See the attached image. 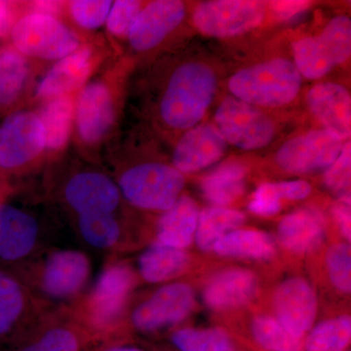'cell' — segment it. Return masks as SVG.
<instances>
[{"label": "cell", "mask_w": 351, "mask_h": 351, "mask_svg": "<svg viewBox=\"0 0 351 351\" xmlns=\"http://www.w3.org/2000/svg\"><path fill=\"white\" fill-rule=\"evenodd\" d=\"M217 80L205 64L189 63L171 76L160 103V115L171 128H193L204 117L216 93Z\"/></svg>", "instance_id": "6da1fadb"}, {"label": "cell", "mask_w": 351, "mask_h": 351, "mask_svg": "<svg viewBox=\"0 0 351 351\" xmlns=\"http://www.w3.org/2000/svg\"><path fill=\"white\" fill-rule=\"evenodd\" d=\"M301 86L302 75L297 66L283 58L241 69L228 82V87L237 99L267 108L281 107L291 103Z\"/></svg>", "instance_id": "7a4b0ae2"}, {"label": "cell", "mask_w": 351, "mask_h": 351, "mask_svg": "<svg viewBox=\"0 0 351 351\" xmlns=\"http://www.w3.org/2000/svg\"><path fill=\"white\" fill-rule=\"evenodd\" d=\"M12 46L25 57L59 61L82 46L75 32L54 16L29 12L15 21Z\"/></svg>", "instance_id": "3957f363"}, {"label": "cell", "mask_w": 351, "mask_h": 351, "mask_svg": "<svg viewBox=\"0 0 351 351\" xmlns=\"http://www.w3.org/2000/svg\"><path fill=\"white\" fill-rule=\"evenodd\" d=\"M184 178L162 163H143L126 170L119 179L122 195L138 208L167 211L179 199Z\"/></svg>", "instance_id": "277c9868"}, {"label": "cell", "mask_w": 351, "mask_h": 351, "mask_svg": "<svg viewBox=\"0 0 351 351\" xmlns=\"http://www.w3.org/2000/svg\"><path fill=\"white\" fill-rule=\"evenodd\" d=\"M295 66L301 75L318 80L337 64L345 63L351 54V22L338 16L328 23L319 36L304 38L293 44Z\"/></svg>", "instance_id": "5b68a950"}, {"label": "cell", "mask_w": 351, "mask_h": 351, "mask_svg": "<svg viewBox=\"0 0 351 351\" xmlns=\"http://www.w3.org/2000/svg\"><path fill=\"white\" fill-rule=\"evenodd\" d=\"M218 130L226 142L242 149H257L271 142L276 128L257 108L228 97L215 115Z\"/></svg>", "instance_id": "8992f818"}, {"label": "cell", "mask_w": 351, "mask_h": 351, "mask_svg": "<svg viewBox=\"0 0 351 351\" xmlns=\"http://www.w3.org/2000/svg\"><path fill=\"white\" fill-rule=\"evenodd\" d=\"M45 149V136L38 114L18 110L0 123V170L25 167Z\"/></svg>", "instance_id": "52a82bcc"}, {"label": "cell", "mask_w": 351, "mask_h": 351, "mask_svg": "<svg viewBox=\"0 0 351 351\" xmlns=\"http://www.w3.org/2000/svg\"><path fill=\"white\" fill-rule=\"evenodd\" d=\"M265 5L261 1L216 0L200 3L193 13L195 27L214 38H230L251 31L263 22Z\"/></svg>", "instance_id": "ba28073f"}, {"label": "cell", "mask_w": 351, "mask_h": 351, "mask_svg": "<svg viewBox=\"0 0 351 351\" xmlns=\"http://www.w3.org/2000/svg\"><path fill=\"white\" fill-rule=\"evenodd\" d=\"M343 142L326 130H314L288 141L277 152L276 160L284 171L306 174L329 167L338 158Z\"/></svg>", "instance_id": "9c48e42d"}, {"label": "cell", "mask_w": 351, "mask_h": 351, "mask_svg": "<svg viewBox=\"0 0 351 351\" xmlns=\"http://www.w3.org/2000/svg\"><path fill=\"white\" fill-rule=\"evenodd\" d=\"M195 306V293L188 284L174 283L158 289L136 307L132 322L138 331L152 332L184 320Z\"/></svg>", "instance_id": "30bf717a"}, {"label": "cell", "mask_w": 351, "mask_h": 351, "mask_svg": "<svg viewBox=\"0 0 351 351\" xmlns=\"http://www.w3.org/2000/svg\"><path fill=\"white\" fill-rule=\"evenodd\" d=\"M277 321L295 338L304 341L318 311L317 295L311 284L295 277L277 287L274 298Z\"/></svg>", "instance_id": "8fae6325"}, {"label": "cell", "mask_w": 351, "mask_h": 351, "mask_svg": "<svg viewBox=\"0 0 351 351\" xmlns=\"http://www.w3.org/2000/svg\"><path fill=\"white\" fill-rule=\"evenodd\" d=\"M112 90L104 82L85 85L75 100V121L78 136L87 145L100 143L114 121Z\"/></svg>", "instance_id": "7c38bea8"}, {"label": "cell", "mask_w": 351, "mask_h": 351, "mask_svg": "<svg viewBox=\"0 0 351 351\" xmlns=\"http://www.w3.org/2000/svg\"><path fill=\"white\" fill-rule=\"evenodd\" d=\"M186 15L184 2L157 0L147 4L138 13L128 34L132 47L147 51L156 47L174 31Z\"/></svg>", "instance_id": "4fadbf2b"}, {"label": "cell", "mask_w": 351, "mask_h": 351, "mask_svg": "<svg viewBox=\"0 0 351 351\" xmlns=\"http://www.w3.org/2000/svg\"><path fill=\"white\" fill-rule=\"evenodd\" d=\"M135 283L125 265L112 263L101 272L89 302V313L97 325H110L119 317Z\"/></svg>", "instance_id": "5bb4252c"}, {"label": "cell", "mask_w": 351, "mask_h": 351, "mask_svg": "<svg viewBox=\"0 0 351 351\" xmlns=\"http://www.w3.org/2000/svg\"><path fill=\"white\" fill-rule=\"evenodd\" d=\"M69 206L80 215L112 214L119 206L120 191L108 176L82 172L69 180L64 189Z\"/></svg>", "instance_id": "9a60e30c"}, {"label": "cell", "mask_w": 351, "mask_h": 351, "mask_svg": "<svg viewBox=\"0 0 351 351\" xmlns=\"http://www.w3.org/2000/svg\"><path fill=\"white\" fill-rule=\"evenodd\" d=\"M94 66L93 50L88 45L57 61L36 87V99L49 101L69 96L85 86Z\"/></svg>", "instance_id": "2e32d148"}, {"label": "cell", "mask_w": 351, "mask_h": 351, "mask_svg": "<svg viewBox=\"0 0 351 351\" xmlns=\"http://www.w3.org/2000/svg\"><path fill=\"white\" fill-rule=\"evenodd\" d=\"M226 149V140L216 127L210 124L196 126L178 143L173 163L182 174L196 172L218 161Z\"/></svg>", "instance_id": "e0dca14e"}, {"label": "cell", "mask_w": 351, "mask_h": 351, "mask_svg": "<svg viewBox=\"0 0 351 351\" xmlns=\"http://www.w3.org/2000/svg\"><path fill=\"white\" fill-rule=\"evenodd\" d=\"M307 104L325 130L341 141L350 137L351 98L346 88L337 83H320L307 94Z\"/></svg>", "instance_id": "ac0fdd59"}, {"label": "cell", "mask_w": 351, "mask_h": 351, "mask_svg": "<svg viewBox=\"0 0 351 351\" xmlns=\"http://www.w3.org/2000/svg\"><path fill=\"white\" fill-rule=\"evenodd\" d=\"M258 286V277L251 270H223L208 281L203 290V301L216 311L237 308L253 299Z\"/></svg>", "instance_id": "d6986e66"}, {"label": "cell", "mask_w": 351, "mask_h": 351, "mask_svg": "<svg viewBox=\"0 0 351 351\" xmlns=\"http://www.w3.org/2000/svg\"><path fill=\"white\" fill-rule=\"evenodd\" d=\"M89 274V260L82 252H56L44 267V291L54 298L71 297L84 286Z\"/></svg>", "instance_id": "ffe728a7"}, {"label": "cell", "mask_w": 351, "mask_h": 351, "mask_svg": "<svg viewBox=\"0 0 351 351\" xmlns=\"http://www.w3.org/2000/svg\"><path fill=\"white\" fill-rule=\"evenodd\" d=\"M38 235L36 219L17 208L0 204V258L16 261L31 253Z\"/></svg>", "instance_id": "44dd1931"}, {"label": "cell", "mask_w": 351, "mask_h": 351, "mask_svg": "<svg viewBox=\"0 0 351 351\" xmlns=\"http://www.w3.org/2000/svg\"><path fill=\"white\" fill-rule=\"evenodd\" d=\"M325 219L314 208H304L287 215L278 226V240L284 248L295 254L314 250L323 241Z\"/></svg>", "instance_id": "7402d4cb"}, {"label": "cell", "mask_w": 351, "mask_h": 351, "mask_svg": "<svg viewBox=\"0 0 351 351\" xmlns=\"http://www.w3.org/2000/svg\"><path fill=\"white\" fill-rule=\"evenodd\" d=\"M198 217L199 211L195 200L189 196H180L159 219L158 243L184 250L195 239Z\"/></svg>", "instance_id": "603a6c76"}, {"label": "cell", "mask_w": 351, "mask_h": 351, "mask_svg": "<svg viewBox=\"0 0 351 351\" xmlns=\"http://www.w3.org/2000/svg\"><path fill=\"white\" fill-rule=\"evenodd\" d=\"M75 99L73 95L46 101L38 115L45 136V149H64L75 121Z\"/></svg>", "instance_id": "cb8c5ba5"}, {"label": "cell", "mask_w": 351, "mask_h": 351, "mask_svg": "<svg viewBox=\"0 0 351 351\" xmlns=\"http://www.w3.org/2000/svg\"><path fill=\"white\" fill-rule=\"evenodd\" d=\"M246 174V168L242 164H221L201 182L203 195L217 206H228L243 195Z\"/></svg>", "instance_id": "d4e9b609"}, {"label": "cell", "mask_w": 351, "mask_h": 351, "mask_svg": "<svg viewBox=\"0 0 351 351\" xmlns=\"http://www.w3.org/2000/svg\"><path fill=\"white\" fill-rule=\"evenodd\" d=\"M213 250L223 257L267 260L276 254V243L267 233L256 230H237L226 233Z\"/></svg>", "instance_id": "484cf974"}, {"label": "cell", "mask_w": 351, "mask_h": 351, "mask_svg": "<svg viewBox=\"0 0 351 351\" xmlns=\"http://www.w3.org/2000/svg\"><path fill=\"white\" fill-rule=\"evenodd\" d=\"M29 66L24 55L12 45L0 47V110L18 103L29 80Z\"/></svg>", "instance_id": "4316f807"}, {"label": "cell", "mask_w": 351, "mask_h": 351, "mask_svg": "<svg viewBox=\"0 0 351 351\" xmlns=\"http://www.w3.org/2000/svg\"><path fill=\"white\" fill-rule=\"evenodd\" d=\"M188 263L186 251L156 243L141 256L138 269L145 281L159 283L181 274Z\"/></svg>", "instance_id": "83f0119b"}, {"label": "cell", "mask_w": 351, "mask_h": 351, "mask_svg": "<svg viewBox=\"0 0 351 351\" xmlns=\"http://www.w3.org/2000/svg\"><path fill=\"white\" fill-rule=\"evenodd\" d=\"M245 221V215L223 207L206 208L198 217L195 239L202 251L213 250L215 244L226 233L232 232Z\"/></svg>", "instance_id": "f1b7e54d"}, {"label": "cell", "mask_w": 351, "mask_h": 351, "mask_svg": "<svg viewBox=\"0 0 351 351\" xmlns=\"http://www.w3.org/2000/svg\"><path fill=\"white\" fill-rule=\"evenodd\" d=\"M304 351H346L351 341V319L343 315L319 323L307 332Z\"/></svg>", "instance_id": "f546056e"}, {"label": "cell", "mask_w": 351, "mask_h": 351, "mask_svg": "<svg viewBox=\"0 0 351 351\" xmlns=\"http://www.w3.org/2000/svg\"><path fill=\"white\" fill-rule=\"evenodd\" d=\"M171 341L180 351H237L230 335L219 328H184Z\"/></svg>", "instance_id": "4dcf8cb0"}, {"label": "cell", "mask_w": 351, "mask_h": 351, "mask_svg": "<svg viewBox=\"0 0 351 351\" xmlns=\"http://www.w3.org/2000/svg\"><path fill=\"white\" fill-rule=\"evenodd\" d=\"M251 330L256 343L265 351H304V341L295 338L272 317H256Z\"/></svg>", "instance_id": "1f68e13d"}, {"label": "cell", "mask_w": 351, "mask_h": 351, "mask_svg": "<svg viewBox=\"0 0 351 351\" xmlns=\"http://www.w3.org/2000/svg\"><path fill=\"white\" fill-rule=\"evenodd\" d=\"M78 228L87 243L96 248H110L119 239V225L112 214L80 215Z\"/></svg>", "instance_id": "d6a6232c"}, {"label": "cell", "mask_w": 351, "mask_h": 351, "mask_svg": "<svg viewBox=\"0 0 351 351\" xmlns=\"http://www.w3.org/2000/svg\"><path fill=\"white\" fill-rule=\"evenodd\" d=\"M25 300L17 281L0 271V336L8 332L20 317Z\"/></svg>", "instance_id": "836d02e7"}, {"label": "cell", "mask_w": 351, "mask_h": 351, "mask_svg": "<svg viewBox=\"0 0 351 351\" xmlns=\"http://www.w3.org/2000/svg\"><path fill=\"white\" fill-rule=\"evenodd\" d=\"M328 272L332 285L339 292L350 294L351 290V254L348 244L332 245L327 252Z\"/></svg>", "instance_id": "e575fe53"}, {"label": "cell", "mask_w": 351, "mask_h": 351, "mask_svg": "<svg viewBox=\"0 0 351 351\" xmlns=\"http://www.w3.org/2000/svg\"><path fill=\"white\" fill-rule=\"evenodd\" d=\"M112 2L106 0H75L69 4V12L83 29H96L107 22Z\"/></svg>", "instance_id": "d590c367"}, {"label": "cell", "mask_w": 351, "mask_h": 351, "mask_svg": "<svg viewBox=\"0 0 351 351\" xmlns=\"http://www.w3.org/2000/svg\"><path fill=\"white\" fill-rule=\"evenodd\" d=\"M141 10H142L141 1L119 0V1L112 2V8L106 22L108 32L117 38L128 36Z\"/></svg>", "instance_id": "8d00e7d4"}, {"label": "cell", "mask_w": 351, "mask_h": 351, "mask_svg": "<svg viewBox=\"0 0 351 351\" xmlns=\"http://www.w3.org/2000/svg\"><path fill=\"white\" fill-rule=\"evenodd\" d=\"M351 147L350 143L343 145L338 158L327 168L324 174L326 186L341 195H348L350 186Z\"/></svg>", "instance_id": "74e56055"}, {"label": "cell", "mask_w": 351, "mask_h": 351, "mask_svg": "<svg viewBox=\"0 0 351 351\" xmlns=\"http://www.w3.org/2000/svg\"><path fill=\"white\" fill-rule=\"evenodd\" d=\"M80 343L75 332L64 328L46 332L38 341L21 351H78Z\"/></svg>", "instance_id": "f35d334b"}, {"label": "cell", "mask_w": 351, "mask_h": 351, "mask_svg": "<svg viewBox=\"0 0 351 351\" xmlns=\"http://www.w3.org/2000/svg\"><path fill=\"white\" fill-rule=\"evenodd\" d=\"M281 195L278 184H263L254 193L249 210L258 216L271 217L281 210Z\"/></svg>", "instance_id": "ab89813d"}, {"label": "cell", "mask_w": 351, "mask_h": 351, "mask_svg": "<svg viewBox=\"0 0 351 351\" xmlns=\"http://www.w3.org/2000/svg\"><path fill=\"white\" fill-rule=\"evenodd\" d=\"M351 208L350 196L348 195H341L332 208V217L339 226V232L343 237L350 241L351 239Z\"/></svg>", "instance_id": "60d3db41"}, {"label": "cell", "mask_w": 351, "mask_h": 351, "mask_svg": "<svg viewBox=\"0 0 351 351\" xmlns=\"http://www.w3.org/2000/svg\"><path fill=\"white\" fill-rule=\"evenodd\" d=\"M277 184L282 198L288 200H302L311 193V184L302 180L277 182Z\"/></svg>", "instance_id": "b9f144b4"}, {"label": "cell", "mask_w": 351, "mask_h": 351, "mask_svg": "<svg viewBox=\"0 0 351 351\" xmlns=\"http://www.w3.org/2000/svg\"><path fill=\"white\" fill-rule=\"evenodd\" d=\"M311 6L308 1H272L270 7L272 11L276 14L277 17L283 20L292 19L295 16L304 12Z\"/></svg>", "instance_id": "7bdbcfd3"}, {"label": "cell", "mask_w": 351, "mask_h": 351, "mask_svg": "<svg viewBox=\"0 0 351 351\" xmlns=\"http://www.w3.org/2000/svg\"><path fill=\"white\" fill-rule=\"evenodd\" d=\"M15 21L13 4L8 1H0V40H3L10 34Z\"/></svg>", "instance_id": "ee69618b"}, {"label": "cell", "mask_w": 351, "mask_h": 351, "mask_svg": "<svg viewBox=\"0 0 351 351\" xmlns=\"http://www.w3.org/2000/svg\"><path fill=\"white\" fill-rule=\"evenodd\" d=\"M31 7V12L46 14L54 17L60 15L63 10V3L59 1H34Z\"/></svg>", "instance_id": "f6af8a7d"}, {"label": "cell", "mask_w": 351, "mask_h": 351, "mask_svg": "<svg viewBox=\"0 0 351 351\" xmlns=\"http://www.w3.org/2000/svg\"><path fill=\"white\" fill-rule=\"evenodd\" d=\"M106 351H143L137 348H132V346H119V348H112Z\"/></svg>", "instance_id": "bcb514c9"}]
</instances>
